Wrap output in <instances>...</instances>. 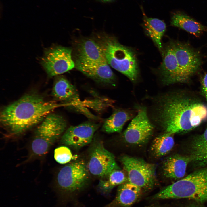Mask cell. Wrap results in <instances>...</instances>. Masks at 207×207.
I'll return each instance as SVG.
<instances>
[{
    "instance_id": "obj_26",
    "label": "cell",
    "mask_w": 207,
    "mask_h": 207,
    "mask_svg": "<svg viewBox=\"0 0 207 207\" xmlns=\"http://www.w3.org/2000/svg\"><path fill=\"white\" fill-rule=\"evenodd\" d=\"M201 83L202 92L207 101V73L202 77Z\"/></svg>"
},
{
    "instance_id": "obj_1",
    "label": "cell",
    "mask_w": 207,
    "mask_h": 207,
    "mask_svg": "<svg viewBox=\"0 0 207 207\" xmlns=\"http://www.w3.org/2000/svg\"><path fill=\"white\" fill-rule=\"evenodd\" d=\"M159 99L155 119L166 133H185L207 120V105L189 93L174 92Z\"/></svg>"
},
{
    "instance_id": "obj_19",
    "label": "cell",
    "mask_w": 207,
    "mask_h": 207,
    "mask_svg": "<svg viewBox=\"0 0 207 207\" xmlns=\"http://www.w3.org/2000/svg\"><path fill=\"white\" fill-rule=\"evenodd\" d=\"M77 59L95 62L106 61L101 47L97 42L91 39L82 41L77 49Z\"/></svg>"
},
{
    "instance_id": "obj_10",
    "label": "cell",
    "mask_w": 207,
    "mask_h": 207,
    "mask_svg": "<svg viewBox=\"0 0 207 207\" xmlns=\"http://www.w3.org/2000/svg\"><path fill=\"white\" fill-rule=\"evenodd\" d=\"M90 154L87 166L90 173L94 176L103 179L113 171L120 169L114 155L105 147L101 142L96 144Z\"/></svg>"
},
{
    "instance_id": "obj_18",
    "label": "cell",
    "mask_w": 207,
    "mask_h": 207,
    "mask_svg": "<svg viewBox=\"0 0 207 207\" xmlns=\"http://www.w3.org/2000/svg\"><path fill=\"white\" fill-rule=\"evenodd\" d=\"M191 161L189 156L176 155L169 157L163 164L164 175L168 178L172 179L183 178L185 175L188 164Z\"/></svg>"
},
{
    "instance_id": "obj_20",
    "label": "cell",
    "mask_w": 207,
    "mask_h": 207,
    "mask_svg": "<svg viewBox=\"0 0 207 207\" xmlns=\"http://www.w3.org/2000/svg\"><path fill=\"white\" fill-rule=\"evenodd\" d=\"M171 24L179 28L196 37H199L202 33L207 31V26L202 25L185 14L177 12L172 16Z\"/></svg>"
},
{
    "instance_id": "obj_6",
    "label": "cell",
    "mask_w": 207,
    "mask_h": 207,
    "mask_svg": "<svg viewBox=\"0 0 207 207\" xmlns=\"http://www.w3.org/2000/svg\"><path fill=\"white\" fill-rule=\"evenodd\" d=\"M89 173L87 165L82 160L73 162L61 168L54 186L60 198L67 199L83 189L88 182Z\"/></svg>"
},
{
    "instance_id": "obj_17",
    "label": "cell",
    "mask_w": 207,
    "mask_h": 207,
    "mask_svg": "<svg viewBox=\"0 0 207 207\" xmlns=\"http://www.w3.org/2000/svg\"><path fill=\"white\" fill-rule=\"evenodd\" d=\"M141 9L143 15V26L145 32L162 54V39L166 30V24L159 19L147 17L142 6Z\"/></svg>"
},
{
    "instance_id": "obj_23",
    "label": "cell",
    "mask_w": 207,
    "mask_h": 207,
    "mask_svg": "<svg viewBox=\"0 0 207 207\" xmlns=\"http://www.w3.org/2000/svg\"><path fill=\"white\" fill-rule=\"evenodd\" d=\"M128 181L127 176L120 169L114 170L106 177L101 179L97 186L99 191L103 194H108L115 186Z\"/></svg>"
},
{
    "instance_id": "obj_16",
    "label": "cell",
    "mask_w": 207,
    "mask_h": 207,
    "mask_svg": "<svg viewBox=\"0 0 207 207\" xmlns=\"http://www.w3.org/2000/svg\"><path fill=\"white\" fill-rule=\"evenodd\" d=\"M142 190L127 181L119 186L114 199L103 207H131L140 197Z\"/></svg>"
},
{
    "instance_id": "obj_12",
    "label": "cell",
    "mask_w": 207,
    "mask_h": 207,
    "mask_svg": "<svg viewBox=\"0 0 207 207\" xmlns=\"http://www.w3.org/2000/svg\"><path fill=\"white\" fill-rule=\"evenodd\" d=\"M99 126V124L91 122L71 126L62 135L61 143L74 149L80 148L91 142Z\"/></svg>"
},
{
    "instance_id": "obj_25",
    "label": "cell",
    "mask_w": 207,
    "mask_h": 207,
    "mask_svg": "<svg viewBox=\"0 0 207 207\" xmlns=\"http://www.w3.org/2000/svg\"><path fill=\"white\" fill-rule=\"evenodd\" d=\"M54 156L55 161L61 164L69 162L72 157V154L70 150L64 146L56 148L54 151Z\"/></svg>"
},
{
    "instance_id": "obj_8",
    "label": "cell",
    "mask_w": 207,
    "mask_h": 207,
    "mask_svg": "<svg viewBox=\"0 0 207 207\" xmlns=\"http://www.w3.org/2000/svg\"><path fill=\"white\" fill-rule=\"evenodd\" d=\"M41 62L49 77L67 72L75 66L72 58L71 49L61 46H52L46 49Z\"/></svg>"
},
{
    "instance_id": "obj_27",
    "label": "cell",
    "mask_w": 207,
    "mask_h": 207,
    "mask_svg": "<svg viewBox=\"0 0 207 207\" xmlns=\"http://www.w3.org/2000/svg\"><path fill=\"white\" fill-rule=\"evenodd\" d=\"M97 1L103 3H109L112 2L114 1L115 0H97Z\"/></svg>"
},
{
    "instance_id": "obj_9",
    "label": "cell",
    "mask_w": 207,
    "mask_h": 207,
    "mask_svg": "<svg viewBox=\"0 0 207 207\" xmlns=\"http://www.w3.org/2000/svg\"><path fill=\"white\" fill-rule=\"evenodd\" d=\"M177 59L182 83H186L199 70L202 64L199 52L188 43L170 41Z\"/></svg>"
},
{
    "instance_id": "obj_5",
    "label": "cell",
    "mask_w": 207,
    "mask_h": 207,
    "mask_svg": "<svg viewBox=\"0 0 207 207\" xmlns=\"http://www.w3.org/2000/svg\"><path fill=\"white\" fill-rule=\"evenodd\" d=\"M104 53L108 64L135 81L139 74L136 55L131 49L120 44L114 37L103 36L97 42Z\"/></svg>"
},
{
    "instance_id": "obj_7",
    "label": "cell",
    "mask_w": 207,
    "mask_h": 207,
    "mask_svg": "<svg viewBox=\"0 0 207 207\" xmlns=\"http://www.w3.org/2000/svg\"><path fill=\"white\" fill-rule=\"evenodd\" d=\"M120 161L126 172L128 181L142 190H150L156 183L154 165L138 158L124 156Z\"/></svg>"
},
{
    "instance_id": "obj_11",
    "label": "cell",
    "mask_w": 207,
    "mask_h": 207,
    "mask_svg": "<svg viewBox=\"0 0 207 207\" xmlns=\"http://www.w3.org/2000/svg\"><path fill=\"white\" fill-rule=\"evenodd\" d=\"M154 128L148 117L146 108L141 107L138 108L137 114L124 132V138L129 143L142 144L149 139Z\"/></svg>"
},
{
    "instance_id": "obj_24",
    "label": "cell",
    "mask_w": 207,
    "mask_h": 207,
    "mask_svg": "<svg viewBox=\"0 0 207 207\" xmlns=\"http://www.w3.org/2000/svg\"><path fill=\"white\" fill-rule=\"evenodd\" d=\"M174 134L166 133L154 140L151 150L157 157H161L168 153L174 145Z\"/></svg>"
},
{
    "instance_id": "obj_28",
    "label": "cell",
    "mask_w": 207,
    "mask_h": 207,
    "mask_svg": "<svg viewBox=\"0 0 207 207\" xmlns=\"http://www.w3.org/2000/svg\"><path fill=\"white\" fill-rule=\"evenodd\" d=\"M146 207H167L165 206H164L163 205H161L159 204H152L147 206Z\"/></svg>"
},
{
    "instance_id": "obj_3",
    "label": "cell",
    "mask_w": 207,
    "mask_h": 207,
    "mask_svg": "<svg viewBox=\"0 0 207 207\" xmlns=\"http://www.w3.org/2000/svg\"><path fill=\"white\" fill-rule=\"evenodd\" d=\"M181 198L207 202V166L166 187L152 197L154 200Z\"/></svg>"
},
{
    "instance_id": "obj_21",
    "label": "cell",
    "mask_w": 207,
    "mask_h": 207,
    "mask_svg": "<svg viewBox=\"0 0 207 207\" xmlns=\"http://www.w3.org/2000/svg\"><path fill=\"white\" fill-rule=\"evenodd\" d=\"M189 150L191 161L198 166H207V127L203 133L193 139Z\"/></svg>"
},
{
    "instance_id": "obj_29",
    "label": "cell",
    "mask_w": 207,
    "mask_h": 207,
    "mask_svg": "<svg viewBox=\"0 0 207 207\" xmlns=\"http://www.w3.org/2000/svg\"><path fill=\"white\" fill-rule=\"evenodd\" d=\"M190 207H201L200 206H198V205H194Z\"/></svg>"
},
{
    "instance_id": "obj_22",
    "label": "cell",
    "mask_w": 207,
    "mask_h": 207,
    "mask_svg": "<svg viewBox=\"0 0 207 207\" xmlns=\"http://www.w3.org/2000/svg\"><path fill=\"white\" fill-rule=\"evenodd\" d=\"M133 116L134 113L132 110L122 109H116L105 120L102 130L108 133H120L126 122Z\"/></svg>"
},
{
    "instance_id": "obj_2",
    "label": "cell",
    "mask_w": 207,
    "mask_h": 207,
    "mask_svg": "<svg viewBox=\"0 0 207 207\" xmlns=\"http://www.w3.org/2000/svg\"><path fill=\"white\" fill-rule=\"evenodd\" d=\"M61 106L65 105L47 101L37 94H26L2 108L1 124L8 135L18 136L39 124L56 108Z\"/></svg>"
},
{
    "instance_id": "obj_14",
    "label": "cell",
    "mask_w": 207,
    "mask_h": 207,
    "mask_svg": "<svg viewBox=\"0 0 207 207\" xmlns=\"http://www.w3.org/2000/svg\"><path fill=\"white\" fill-rule=\"evenodd\" d=\"M162 55L163 61L159 72L163 83L168 85L182 83L177 59L170 41L163 48Z\"/></svg>"
},
{
    "instance_id": "obj_15",
    "label": "cell",
    "mask_w": 207,
    "mask_h": 207,
    "mask_svg": "<svg viewBox=\"0 0 207 207\" xmlns=\"http://www.w3.org/2000/svg\"><path fill=\"white\" fill-rule=\"evenodd\" d=\"M51 94L56 100L64 103L66 106H83L75 87L65 78L57 76L54 80Z\"/></svg>"
},
{
    "instance_id": "obj_13",
    "label": "cell",
    "mask_w": 207,
    "mask_h": 207,
    "mask_svg": "<svg viewBox=\"0 0 207 207\" xmlns=\"http://www.w3.org/2000/svg\"><path fill=\"white\" fill-rule=\"evenodd\" d=\"M75 64L77 69L96 82L114 85L115 76L107 61L90 62L76 59Z\"/></svg>"
},
{
    "instance_id": "obj_4",
    "label": "cell",
    "mask_w": 207,
    "mask_h": 207,
    "mask_svg": "<svg viewBox=\"0 0 207 207\" xmlns=\"http://www.w3.org/2000/svg\"><path fill=\"white\" fill-rule=\"evenodd\" d=\"M67 123L57 114L51 113L35 129L30 142L26 162L45 155L66 130Z\"/></svg>"
}]
</instances>
